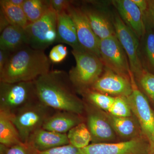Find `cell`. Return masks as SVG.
I'll return each instance as SVG.
<instances>
[{
    "label": "cell",
    "mask_w": 154,
    "mask_h": 154,
    "mask_svg": "<svg viewBox=\"0 0 154 154\" xmlns=\"http://www.w3.org/2000/svg\"><path fill=\"white\" fill-rule=\"evenodd\" d=\"M8 1L10 4L14 6L22 7L25 0H8Z\"/></svg>",
    "instance_id": "36"
},
{
    "label": "cell",
    "mask_w": 154,
    "mask_h": 154,
    "mask_svg": "<svg viewBox=\"0 0 154 154\" xmlns=\"http://www.w3.org/2000/svg\"><path fill=\"white\" fill-rule=\"evenodd\" d=\"M89 102L97 108L108 112L113 105L115 97L88 89L81 93Z\"/></svg>",
    "instance_id": "25"
},
{
    "label": "cell",
    "mask_w": 154,
    "mask_h": 154,
    "mask_svg": "<svg viewBox=\"0 0 154 154\" xmlns=\"http://www.w3.org/2000/svg\"><path fill=\"white\" fill-rule=\"evenodd\" d=\"M51 63L44 51L26 45L12 53L8 61L0 72V82H33L51 71Z\"/></svg>",
    "instance_id": "2"
},
{
    "label": "cell",
    "mask_w": 154,
    "mask_h": 154,
    "mask_svg": "<svg viewBox=\"0 0 154 154\" xmlns=\"http://www.w3.org/2000/svg\"><path fill=\"white\" fill-rule=\"evenodd\" d=\"M91 90L102 94L115 97H129L132 92L129 76L117 73L105 67Z\"/></svg>",
    "instance_id": "12"
},
{
    "label": "cell",
    "mask_w": 154,
    "mask_h": 154,
    "mask_svg": "<svg viewBox=\"0 0 154 154\" xmlns=\"http://www.w3.org/2000/svg\"><path fill=\"white\" fill-rule=\"evenodd\" d=\"M67 12L74 22L81 45L86 51L100 58L99 49L100 39L94 33L82 9L75 5L73 2Z\"/></svg>",
    "instance_id": "11"
},
{
    "label": "cell",
    "mask_w": 154,
    "mask_h": 154,
    "mask_svg": "<svg viewBox=\"0 0 154 154\" xmlns=\"http://www.w3.org/2000/svg\"><path fill=\"white\" fill-rule=\"evenodd\" d=\"M147 8L143 15L146 28L154 29V0L147 1Z\"/></svg>",
    "instance_id": "32"
},
{
    "label": "cell",
    "mask_w": 154,
    "mask_h": 154,
    "mask_svg": "<svg viewBox=\"0 0 154 154\" xmlns=\"http://www.w3.org/2000/svg\"><path fill=\"white\" fill-rule=\"evenodd\" d=\"M51 5L57 13L67 11L73 1L68 0H50Z\"/></svg>",
    "instance_id": "33"
},
{
    "label": "cell",
    "mask_w": 154,
    "mask_h": 154,
    "mask_svg": "<svg viewBox=\"0 0 154 154\" xmlns=\"http://www.w3.org/2000/svg\"><path fill=\"white\" fill-rule=\"evenodd\" d=\"M26 45L28 38L24 28L10 25L1 32L0 49L13 53Z\"/></svg>",
    "instance_id": "18"
},
{
    "label": "cell",
    "mask_w": 154,
    "mask_h": 154,
    "mask_svg": "<svg viewBox=\"0 0 154 154\" xmlns=\"http://www.w3.org/2000/svg\"><path fill=\"white\" fill-rule=\"evenodd\" d=\"M11 54L10 51L0 49V72L2 71L8 61Z\"/></svg>",
    "instance_id": "34"
},
{
    "label": "cell",
    "mask_w": 154,
    "mask_h": 154,
    "mask_svg": "<svg viewBox=\"0 0 154 154\" xmlns=\"http://www.w3.org/2000/svg\"><path fill=\"white\" fill-rule=\"evenodd\" d=\"M143 38L145 58L149 67L154 69V29L146 27Z\"/></svg>",
    "instance_id": "26"
},
{
    "label": "cell",
    "mask_w": 154,
    "mask_h": 154,
    "mask_svg": "<svg viewBox=\"0 0 154 154\" xmlns=\"http://www.w3.org/2000/svg\"><path fill=\"white\" fill-rule=\"evenodd\" d=\"M129 78L132 92L127 99L143 133L148 139L150 143H152L154 142V113L145 96L139 89L135 81L134 75L131 71Z\"/></svg>",
    "instance_id": "7"
},
{
    "label": "cell",
    "mask_w": 154,
    "mask_h": 154,
    "mask_svg": "<svg viewBox=\"0 0 154 154\" xmlns=\"http://www.w3.org/2000/svg\"><path fill=\"white\" fill-rule=\"evenodd\" d=\"M67 135L70 144L80 149L88 146L92 141L91 132L84 122L72 128Z\"/></svg>",
    "instance_id": "24"
},
{
    "label": "cell",
    "mask_w": 154,
    "mask_h": 154,
    "mask_svg": "<svg viewBox=\"0 0 154 154\" xmlns=\"http://www.w3.org/2000/svg\"><path fill=\"white\" fill-rule=\"evenodd\" d=\"M38 100L56 110H63L82 115L84 102L77 96L66 72L51 70L34 81Z\"/></svg>",
    "instance_id": "1"
},
{
    "label": "cell",
    "mask_w": 154,
    "mask_h": 154,
    "mask_svg": "<svg viewBox=\"0 0 154 154\" xmlns=\"http://www.w3.org/2000/svg\"><path fill=\"white\" fill-rule=\"evenodd\" d=\"M132 112L126 97H115L113 105L108 113L113 116L119 117H129Z\"/></svg>",
    "instance_id": "27"
},
{
    "label": "cell",
    "mask_w": 154,
    "mask_h": 154,
    "mask_svg": "<svg viewBox=\"0 0 154 154\" xmlns=\"http://www.w3.org/2000/svg\"><path fill=\"white\" fill-rule=\"evenodd\" d=\"M107 115L115 132L122 137L131 139L137 137L136 135L137 134V126L132 118L116 117L109 114Z\"/></svg>",
    "instance_id": "21"
},
{
    "label": "cell",
    "mask_w": 154,
    "mask_h": 154,
    "mask_svg": "<svg viewBox=\"0 0 154 154\" xmlns=\"http://www.w3.org/2000/svg\"><path fill=\"white\" fill-rule=\"evenodd\" d=\"M38 99L33 82H0V111L9 116Z\"/></svg>",
    "instance_id": "5"
},
{
    "label": "cell",
    "mask_w": 154,
    "mask_h": 154,
    "mask_svg": "<svg viewBox=\"0 0 154 154\" xmlns=\"http://www.w3.org/2000/svg\"><path fill=\"white\" fill-rule=\"evenodd\" d=\"M99 49L100 59L105 67L129 76L131 69L128 58L116 36L100 39Z\"/></svg>",
    "instance_id": "9"
},
{
    "label": "cell",
    "mask_w": 154,
    "mask_h": 154,
    "mask_svg": "<svg viewBox=\"0 0 154 154\" xmlns=\"http://www.w3.org/2000/svg\"><path fill=\"white\" fill-rule=\"evenodd\" d=\"M68 53L66 46L63 44H58L52 48L50 52L48 57L52 63H60L65 59Z\"/></svg>",
    "instance_id": "30"
},
{
    "label": "cell",
    "mask_w": 154,
    "mask_h": 154,
    "mask_svg": "<svg viewBox=\"0 0 154 154\" xmlns=\"http://www.w3.org/2000/svg\"><path fill=\"white\" fill-rule=\"evenodd\" d=\"M137 77L143 91L152 100H154V75L144 69Z\"/></svg>",
    "instance_id": "29"
},
{
    "label": "cell",
    "mask_w": 154,
    "mask_h": 154,
    "mask_svg": "<svg viewBox=\"0 0 154 154\" xmlns=\"http://www.w3.org/2000/svg\"><path fill=\"white\" fill-rule=\"evenodd\" d=\"M84 122L82 115L63 110H56L47 119L42 128L58 133L67 134L80 123Z\"/></svg>",
    "instance_id": "16"
},
{
    "label": "cell",
    "mask_w": 154,
    "mask_h": 154,
    "mask_svg": "<svg viewBox=\"0 0 154 154\" xmlns=\"http://www.w3.org/2000/svg\"><path fill=\"white\" fill-rule=\"evenodd\" d=\"M56 111L38 99L10 116L18 130L22 142L27 143L30 135L42 128L47 119Z\"/></svg>",
    "instance_id": "4"
},
{
    "label": "cell",
    "mask_w": 154,
    "mask_h": 154,
    "mask_svg": "<svg viewBox=\"0 0 154 154\" xmlns=\"http://www.w3.org/2000/svg\"><path fill=\"white\" fill-rule=\"evenodd\" d=\"M86 14L94 33L100 39L116 36L113 23H111L104 14L95 9L82 7Z\"/></svg>",
    "instance_id": "19"
},
{
    "label": "cell",
    "mask_w": 154,
    "mask_h": 154,
    "mask_svg": "<svg viewBox=\"0 0 154 154\" xmlns=\"http://www.w3.org/2000/svg\"><path fill=\"white\" fill-rule=\"evenodd\" d=\"M51 6L50 1L25 0L22 8L28 22L32 23L43 17Z\"/></svg>",
    "instance_id": "23"
},
{
    "label": "cell",
    "mask_w": 154,
    "mask_h": 154,
    "mask_svg": "<svg viewBox=\"0 0 154 154\" xmlns=\"http://www.w3.org/2000/svg\"><path fill=\"white\" fill-rule=\"evenodd\" d=\"M113 5L119 17L139 38H143L146 26L142 14L132 0H115Z\"/></svg>",
    "instance_id": "14"
},
{
    "label": "cell",
    "mask_w": 154,
    "mask_h": 154,
    "mask_svg": "<svg viewBox=\"0 0 154 154\" xmlns=\"http://www.w3.org/2000/svg\"><path fill=\"white\" fill-rule=\"evenodd\" d=\"M88 106L85 104L86 112V123L91 132L93 143L110 141L115 140V131L108 119L104 114L91 105Z\"/></svg>",
    "instance_id": "13"
},
{
    "label": "cell",
    "mask_w": 154,
    "mask_h": 154,
    "mask_svg": "<svg viewBox=\"0 0 154 154\" xmlns=\"http://www.w3.org/2000/svg\"><path fill=\"white\" fill-rule=\"evenodd\" d=\"M133 2L140 9L143 16L145 13L147 8L148 3L147 1L145 0H132Z\"/></svg>",
    "instance_id": "35"
},
{
    "label": "cell",
    "mask_w": 154,
    "mask_h": 154,
    "mask_svg": "<svg viewBox=\"0 0 154 154\" xmlns=\"http://www.w3.org/2000/svg\"><path fill=\"white\" fill-rule=\"evenodd\" d=\"M57 15L56 42L68 45L74 50H86L80 44L74 22L67 11Z\"/></svg>",
    "instance_id": "17"
},
{
    "label": "cell",
    "mask_w": 154,
    "mask_h": 154,
    "mask_svg": "<svg viewBox=\"0 0 154 154\" xmlns=\"http://www.w3.org/2000/svg\"><path fill=\"white\" fill-rule=\"evenodd\" d=\"M27 143L30 144L38 152L69 144L67 134L50 131L42 128L30 135Z\"/></svg>",
    "instance_id": "15"
},
{
    "label": "cell",
    "mask_w": 154,
    "mask_h": 154,
    "mask_svg": "<svg viewBox=\"0 0 154 154\" xmlns=\"http://www.w3.org/2000/svg\"><path fill=\"white\" fill-rule=\"evenodd\" d=\"M76 65L68 74L77 92L80 94L91 89L103 73L105 66L101 59L86 50H72Z\"/></svg>",
    "instance_id": "3"
},
{
    "label": "cell",
    "mask_w": 154,
    "mask_h": 154,
    "mask_svg": "<svg viewBox=\"0 0 154 154\" xmlns=\"http://www.w3.org/2000/svg\"><path fill=\"white\" fill-rule=\"evenodd\" d=\"M38 154H83L82 150L69 144L61 146L45 151L38 152Z\"/></svg>",
    "instance_id": "31"
},
{
    "label": "cell",
    "mask_w": 154,
    "mask_h": 154,
    "mask_svg": "<svg viewBox=\"0 0 154 154\" xmlns=\"http://www.w3.org/2000/svg\"><path fill=\"white\" fill-rule=\"evenodd\" d=\"M113 23L116 36L127 56L131 71L137 76L144 69L140 59L139 38L125 25L119 15H115Z\"/></svg>",
    "instance_id": "8"
},
{
    "label": "cell",
    "mask_w": 154,
    "mask_h": 154,
    "mask_svg": "<svg viewBox=\"0 0 154 154\" xmlns=\"http://www.w3.org/2000/svg\"><path fill=\"white\" fill-rule=\"evenodd\" d=\"M150 149L143 138L137 137L115 143H92L81 150L83 154H149Z\"/></svg>",
    "instance_id": "10"
},
{
    "label": "cell",
    "mask_w": 154,
    "mask_h": 154,
    "mask_svg": "<svg viewBox=\"0 0 154 154\" xmlns=\"http://www.w3.org/2000/svg\"><path fill=\"white\" fill-rule=\"evenodd\" d=\"M150 144L151 147V149L152 150L153 152L154 153V142Z\"/></svg>",
    "instance_id": "37"
},
{
    "label": "cell",
    "mask_w": 154,
    "mask_h": 154,
    "mask_svg": "<svg viewBox=\"0 0 154 154\" xmlns=\"http://www.w3.org/2000/svg\"><path fill=\"white\" fill-rule=\"evenodd\" d=\"M1 11L5 15L10 25L25 29L29 24L22 7L14 6L8 0L0 1Z\"/></svg>",
    "instance_id": "22"
},
{
    "label": "cell",
    "mask_w": 154,
    "mask_h": 154,
    "mask_svg": "<svg viewBox=\"0 0 154 154\" xmlns=\"http://www.w3.org/2000/svg\"><path fill=\"white\" fill-rule=\"evenodd\" d=\"M57 22V13L51 6L43 17L25 28L28 45L33 49L44 51L56 42Z\"/></svg>",
    "instance_id": "6"
},
{
    "label": "cell",
    "mask_w": 154,
    "mask_h": 154,
    "mask_svg": "<svg viewBox=\"0 0 154 154\" xmlns=\"http://www.w3.org/2000/svg\"><path fill=\"white\" fill-rule=\"evenodd\" d=\"M22 143L18 130L10 116L0 111V144L11 146Z\"/></svg>",
    "instance_id": "20"
},
{
    "label": "cell",
    "mask_w": 154,
    "mask_h": 154,
    "mask_svg": "<svg viewBox=\"0 0 154 154\" xmlns=\"http://www.w3.org/2000/svg\"><path fill=\"white\" fill-rule=\"evenodd\" d=\"M0 154H38V152L28 143H22L11 146L0 144Z\"/></svg>",
    "instance_id": "28"
}]
</instances>
